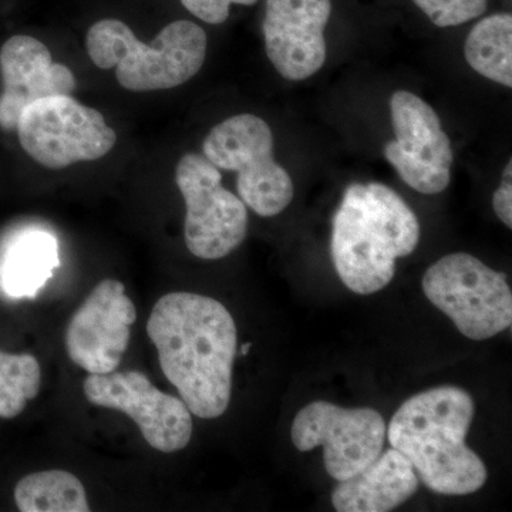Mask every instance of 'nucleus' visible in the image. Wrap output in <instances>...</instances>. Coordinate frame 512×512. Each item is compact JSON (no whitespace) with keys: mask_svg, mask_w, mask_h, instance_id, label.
Listing matches in <instances>:
<instances>
[{"mask_svg":"<svg viewBox=\"0 0 512 512\" xmlns=\"http://www.w3.org/2000/svg\"><path fill=\"white\" fill-rule=\"evenodd\" d=\"M161 370L191 414L217 419L231 402L237 326L228 309L208 296L173 292L148 318Z\"/></svg>","mask_w":512,"mask_h":512,"instance_id":"nucleus-1","label":"nucleus"},{"mask_svg":"<svg viewBox=\"0 0 512 512\" xmlns=\"http://www.w3.org/2000/svg\"><path fill=\"white\" fill-rule=\"evenodd\" d=\"M473 419V397L460 387L441 386L404 402L386 434L431 491L473 494L488 476L484 461L466 444Z\"/></svg>","mask_w":512,"mask_h":512,"instance_id":"nucleus-2","label":"nucleus"},{"mask_svg":"<svg viewBox=\"0 0 512 512\" xmlns=\"http://www.w3.org/2000/svg\"><path fill=\"white\" fill-rule=\"evenodd\" d=\"M419 241V218L392 188L382 183L346 188L333 217L330 252L350 291H382L396 274L397 259L413 254Z\"/></svg>","mask_w":512,"mask_h":512,"instance_id":"nucleus-3","label":"nucleus"},{"mask_svg":"<svg viewBox=\"0 0 512 512\" xmlns=\"http://www.w3.org/2000/svg\"><path fill=\"white\" fill-rule=\"evenodd\" d=\"M86 49L99 69H116V79L130 92L174 89L190 82L207 57L205 30L191 20L165 26L151 45L141 42L126 23L103 19L86 36Z\"/></svg>","mask_w":512,"mask_h":512,"instance_id":"nucleus-4","label":"nucleus"},{"mask_svg":"<svg viewBox=\"0 0 512 512\" xmlns=\"http://www.w3.org/2000/svg\"><path fill=\"white\" fill-rule=\"evenodd\" d=\"M272 128L255 114H237L212 128L202 154L220 170L237 173L239 198L261 217L281 214L295 194L288 171L275 160Z\"/></svg>","mask_w":512,"mask_h":512,"instance_id":"nucleus-5","label":"nucleus"},{"mask_svg":"<svg viewBox=\"0 0 512 512\" xmlns=\"http://www.w3.org/2000/svg\"><path fill=\"white\" fill-rule=\"evenodd\" d=\"M423 291L468 339L494 338L511 326L507 276L466 252L443 256L431 265L423 276Z\"/></svg>","mask_w":512,"mask_h":512,"instance_id":"nucleus-6","label":"nucleus"},{"mask_svg":"<svg viewBox=\"0 0 512 512\" xmlns=\"http://www.w3.org/2000/svg\"><path fill=\"white\" fill-rule=\"evenodd\" d=\"M16 131L25 153L49 170L100 160L117 143L116 131L103 114L72 96L45 97L29 104Z\"/></svg>","mask_w":512,"mask_h":512,"instance_id":"nucleus-7","label":"nucleus"},{"mask_svg":"<svg viewBox=\"0 0 512 512\" xmlns=\"http://www.w3.org/2000/svg\"><path fill=\"white\" fill-rule=\"evenodd\" d=\"M183 194L185 245L192 255L207 261L225 258L245 241L247 205L222 185L220 168L204 154L188 153L175 168Z\"/></svg>","mask_w":512,"mask_h":512,"instance_id":"nucleus-8","label":"nucleus"},{"mask_svg":"<svg viewBox=\"0 0 512 512\" xmlns=\"http://www.w3.org/2000/svg\"><path fill=\"white\" fill-rule=\"evenodd\" d=\"M389 109L394 140L384 146V158L413 190L440 194L450 185L454 154L439 114L407 90L392 94Z\"/></svg>","mask_w":512,"mask_h":512,"instance_id":"nucleus-9","label":"nucleus"},{"mask_svg":"<svg viewBox=\"0 0 512 512\" xmlns=\"http://www.w3.org/2000/svg\"><path fill=\"white\" fill-rule=\"evenodd\" d=\"M386 433V423L376 410L315 402L295 417L291 436L299 451L322 446L326 471L336 481H343L365 470L383 453Z\"/></svg>","mask_w":512,"mask_h":512,"instance_id":"nucleus-10","label":"nucleus"},{"mask_svg":"<svg viewBox=\"0 0 512 512\" xmlns=\"http://www.w3.org/2000/svg\"><path fill=\"white\" fill-rule=\"evenodd\" d=\"M83 392L94 406L119 410L136 421L154 450L175 453L190 444L192 416L187 404L158 390L136 370L89 375Z\"/></svg>","mask_w":512,"mask_h":512,"instance_id":"nucleus-11","label":"nucleus"},{"mask_svg":"<svg viewBox=\"0 0 512 512\" xmlns=\"http://www.w3.org/2000/svg\"><path fill=\"white\" fill-rule=\"evenodd\" d=\"M136 319V306L124 285L116 279H104L67 326V355L90 375L114 372L126 353Z\"/></svg>","mask_w":512,"mask_h":512,"instance_id":"nucleus-12","label":"nucleus"},{"mask_svg":"<svg viewBox=\"0 0 512 512\" xmlns=\"http://www.w3.org/2000/svg\"><path fill=\"white\" fill-rule=\"evenodd\" d=\"M332 10V0H266L265 52L285 80L303 82L325 66Z\"/></svg>","mask_w":512,"mask_h":512,"instance_id":"nucleus-13","label":"nucleus"},{"mask_svg":"<svg viewBox=\"0 0 512 512\" xmlns=\"http://www.w3.org/2000/svg\"><path fill=\"white\" fill-rule=\"evenodd\" d=\"M0 128L16 130L22 111L36 100L70 96L76 77L69 67L53 62L49 47L36 37L18 35L6 40L0 49Z\"/></svg>","mask_w":512,"mask_h":512,"instance_id":"nucleus-14","label":"nucleus"},{"mask_svg":"<svg viewBox=\"0 0 512 512\" xmlns=\"http://www.w3.org/2000/svg\"><path fill=\"white\" fill-rule=\"evenodd\" d=\"M417 488L412 463L392 447L356 476L339 481L332 503L339 512H389L406 503Z\"/></svg>","mask_w":512,"mask_h":512,"instance_id":"nucleus-15","label":"nucleus"},{"mask_svg":"<svg viewBox=\"0 0 512 512\" xmlns=\"http://www.w3.org/2000/svg\"><path fill=\"white\" fill-rule=\"evenodd\" d=\"M60 265L59 245L46 231L23 232L6 249L0 286L13 299H35Z\"/></svg>","mask_w":512,"mask_h":512,"instance_id":"nucleus-16","label":"nucleus"},{"mask_svg":"<svg viewBox=\"0 0 512 512\" xmlns=\"http://www.w3.org/2000/svg\"><path fill=\"white\" fill-rule=\"evenodd\" d=\"M464 57L474 72L511 89V13H494L476 23L464 43Z\"/></svg>","mask_w":512,"mask_h":512,"instance_id":"nucleus-17","label":"nucleus"},{"mask_svg":"<svg viewBox=\"0 0 512 512\" xmlns=\"http://www.w3.org/2000/svg\"><path fill=\"white\" fill-rule=\"evenodd\" d=\"M16 505L22 512H87L86 490L69 471L50 470L29 474L15 488Z\"/></svg>","mask_w":512,"mask_h":512,"instance_id":"nucleus-18","label":"nucleus"},{"mask_svg":"<svg viewBox=\"0 0 512 512\" xmlns=\"http://www.w3.org/2000/svg\"><path fill=\"white\" fill-rule=\"evenodd\" d=\"M42 370L32 355L0 350V417L13 419L25 410L40 390Z\"/></svg>","mask_w":512,"mask_h":512,"instance_id":"nucleus-19","label":"nucleus"},{"mask_svg":"<svg viewBox=\"0 0 512 512\" xmlns=\"http://www.w3.org/2000/svg\"><path fill=\"white\" fill-rule=\"evenodd\" d=\"M437 28H454L480 18L488 0H413Z\"/></svg>","mask_w":512,"mask_h":512,"instance_id":"nucleus-20","label":"nucleus"},{"mask_svg":"<svg viewBox=\"0 0 512 512\" xmlns=\"http://www.w3.org/2000/svg\"><path fill=\"white\" fill-rule=\"evenodd\" d=\"M258 0H181L191 15L208 25H222L227 22L231 6H252Z\"/></svg>","mask_w":512,"mask_h":512,"instance_id":"nucleus-21","label":"nucleus"},{"mask_svg":"<svg viewBox=\"0 0 512 512\" xmlns=\"http://www.w3.org/2000/svg\"><path fill=\"white\" fill-rule=\"evenodd\" d=\"M493 208L507 228H512V163L508 160L503 171L500 187L493 195Z\"/></svg>","mask_w":512,"mask_h":512,"instance_id":"nucleus-22","label":"nucleus"},{"mask_svg":"<svg viewBox=\"0 0 512 512\" xmlns=\"http://www.w3.org/2000/svg\"><path fill=\"white\" fill-rule=\"evenodd\" d=\"M251 348H252V343L251 342L245 343V345L242 346V348H241V355L242 356H247L248 353H249V350H251Z\"/></svg>","mask_w":512,"mask_h":512,"instance_id":"nucleus-23","label":"nucleus"}]
</instances>
